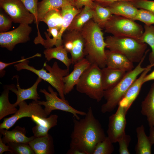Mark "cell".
Here are the masks:
<instances>
[{
    "label": "cell",
    "mask_w": 154,
    "mask_h": 154,
    "mask_svg": "<svg viewBox=\"0 0 154 154\" xmlns=\"http://www.w3.org/2000/svg\"><path fill=\"white\" fill-rule=\"evenodd\" d=\"M82 119H73L70 148L78 149L85 154H92L95 147L106 137L104 130L95 117L91 107Z\"/></svg>",
    "instance_id": "6da1fadb"
},
{
    "label": "cell",
    "mask_w": 154,
    "mask_h": 154,
    "mask_svg": "<svg viewBox=\"0 0 154 154\" xmlns=\"http://www.w3.org/2000/svg\"><path fill=\"white\" fill-rule=\"evenodd\" d=\"M80 31L84 40L86 58L91 64H96L101 68L106 67V44L101 28L92 19Z\"/></svg>",
    "instance_id": "7a4b0ae2"
},
{
    "label": "cell",
    "mask_w": 154,
    "mask_h": 154,
    "mask_svg": "<svg viewBox=\"0 0 154 154\" xmlns=\"http://www.w3.org/2000/svg\"><path fill=\"white\" fill-rule=\"evenodd\" d=\"M149 50V49L146 50L143 57L136 67L127 72L118 83L113 87L104 90V97L106 102L101 107L102 112L104 113L113 111L118 105L120 100L138 76L147 68V66L143 68L141 65Z\"/></svg>",
    "instance_id": "3957f363"
},
{
    "label": "cell",
    "mask_w": 154,
    "mask_h": 154,
    "mask_svg": "<svg viewBox=\"0 0 154 154\" xmlns=\"http://www.w3.org/2000/svg\"><path fill=\"white\" fill-rule=\"evenodd\" d=\"M29 60H25L15 64L14 66L18 71L25 69L30 71L37 75L42 80L48 82L55 88L60 98L66 100L64 93V77L69 74V69L60 68L57 62H55L52 66L44 62L43 67L38 70L29 64Z\"/></svg>",
    "instance_id": "277c9868"
},
{
    "label": "cell",
    "mask_w": 154,
    "mask_h": 154,
    "mask_svg": "<svg viewBox=\"0 0 154 154\" xmlns=\"http://www.w3.org/2000/svg\"><path fill=\"white\" fill-rule=\"evenodd\" d=\"M105 40L106 48L124 55L133 63L140 61L147 47L146 44L131 37L110 36Z\"/></svg>",
    "instance_id": "5b68a950"
},
{
    "label": "cell",
    "mask_w": 154,
    "mask_h": 154,
    "mask_svg": "<svg viewBox=\"0 0 154 154\" xmlns=\"http://www.w3.org/2000/svg\"><path fill=\"white\" fill-rule=\"evenodd\" d=\"M78 92L90 98L100 101L104 97V90L102 80V68L96 64H91L81 76L76 86Z\"/></svg>",
    "instance_id": "8992f818"
},
{
    "label": "cell",
    "mask_w": 154,
    "mask_h": 154,
    "mask_svg": "<svg viewBox=\"0 0 154 154\" xmlns=\"http://www.w3.org/2000/svg\"><path fill=\"white\" fill-rule=\"evenodd\" d=\"M135 21L113 15L103 28L106 33L118 37H131L139 40L144 31L142 26Z\"/></svg>",
    "instance_id": "52a82bcc"
},
{
    "label": "cell",
    "mask_w": 154,
    "mask_h": 154,
    "mask_svg": "<svg viewBox=\"0 0 154 154\" xmlns=\"http://www.w3.org/2000/svg\"><path fill=\"white\" fill-rule=\"evenodd\" d=\"M47 91L45 89H41L39 92L43 93L46 101H38V103L44 107V109L46 114L48 116L54 110H60L71 113L73 117L80 119L78 115L85 116L86 112L78 110L72 106L67 100H63L58 97L57 92H54L50 86L48 87Z\"/></svg>",
    "instance_id": "ba28073f"
},
{
    "label": "cell",
    "mask_w": 154,
    "mask_h": 154,
    "mask_svg": "<svg viewBox=\"0 0 154 154\" xmlns=\"http://www.w3.org/2000/svg\"><path fill=\"white\" fill-rule=\"evenodd\" d=\"M19 109L11 116L5 118L0 124V129L8 130L12 127L19 119L24 117H31L32 115L46 117L48 116L44 110L37 101H33L28 104L23 101L18 104Z\"/></svg>",
    "instance_id": "9c48e42d"
},
{
    "label": "cell",
    "mask_w": 154,
    "mask_h": 154,
    "mask_svg": "<svg viewBox=\"0 0 154 154\" xmlns=\"http://www.w3.org/2000/svg\"><path fill=\"white\" fill-rule=\"evenodd\" d=\"M0 7L14 23L29 25L35 21L34 16L20 0H0Z\"/></svg>",
    "instance_id": "30bf717a"
},
{
    "label": "cell",
    "mask_w": 154,
    "mask_h": 154,
    "mask_svg": "<svg viewBox=\"0 0 154 154\" xmlns=\"http://www.w3.org/2000/svg\"><path fill=\"white\" fill-rule=\"evenodd\" d=\"M62 38V45L70 54L72 64L84 58V41L81 31L66 30Z\"/></svg>",
    "instance_id": "8fae6325"
},
{
    "label": "cell",
    "mask_w": 154,
    "mask_h": 154,
    "mask_svg": "<svg viewBox=\"0 0 154 154\" xmlns=\"http://www.w3.org/2000/svg\"><path fill=\"white\" fill-rule=\"evenodd\" d=\"M32 31V27L29 25L21 24L13 30L0 33V47L12 50L17 44L26 42L30 40Z\"/></svg>",
    "instance_id": "7c38bea8"
},
{
    "label": "cell",
    "mask_w": 154,
    "mask_h": 154,
    "mask_svg": "<svg viewBox=\"0 0 154 154\" xmlns=\"http://www.w3.org/2000/svg\"><path fill=\"white\" fill-rule=\"evenodd\" d=\"M116 112L109 118L108 137L113 143L117 142L125 134L126 114L123 107L120 105Z\"/></svg>",
    "instance_id": "4fadbf2b"
},
{
    "label": "cell",
    "mask_w": 154,
    "mask_h": 154,
    "mask_svg": "<svg viewBox=\"0 0 154 154\" xmlns=\"http://www.w3.org/2000/svg\"><path fill=\"white\" fill-rule=\"evenodd\" d=\"M91 65L88 60L84 58L74 64L72 71L65 76L63 79L65 95L69 94L73 90L83 73Z\"/></svg>",
    "instance_id": "5bb4252c"
},
{
    "label": "cell",
    "mask_w": 154,
    "mask_h": 154,
    "mask_svg": "<svg viewBox=\"0 0 154 154\" xmlns=\"http://www.w3.org/2000/svg\"><path fill=\"white\" fill-rule=\"evenodd\" d=\"M154 66V64H150L147 66V68L131 85L119 102L118 105L123 107L126 113L139 94L143 84V80L144 77Z\"/></svg>",
    "instance_id": "9a60e30c"
},
{
    "label": "cell",
    "mask_w": 154,
    "mask_h": 154,
    "mask_svg": "<svg viewBox=\"0 0 154 154\" xmlns=\"http://www.w3.org/2000/svg\"><path fill=\"white\" fill-rule=\"evenodd\" d=\"M17 80L16 88L13 84L8 85L10 90L14 93L16 95L17 99L14 105L17 107L21 102L28 99H32L37 101L40 99L37 91V88L39 83L42 79L38 77L34 84L31 87L27 89L21 88L19 83V78L15 76Z\"/></svg>",
    "instance_id": "2e32d148"
},
{
    "label": "cell",
    "mask_w": 154,
    "mask_h": 154,
    "mask_svg": "<svg viewBox=\"0 0 154 154\" xmlns=\"http://www.w3.org/2000/svg\"><path fill=\"white\" fill-rule=\"evenodd\" d=\"M58 118V116L56 114H51L46 117L32 115L31 118L36 124L32 129L34 135L41 137L48 135L49 130L57 125Z\"/></svg>",
    "instance_id": "e0dca14e"
},
{
    "label": "cell",
    "mask_w": 154,
    "mask_h": 154,
    "mask_svg": "<svg viewBox=\"0 0 154 154\" xmlns=\"http://www.w3.org/2000/svg\"><path fill=\"white\" fill-rule=\"evenodd\" d=\"M105 53L106 67L126 72L133 69V62L124 55L108 49L105 50Z\"/></svg>",
    "instance_id": "ac0fdd59"
},
{
    "label": "cell",
    "mask_w": 154,
    "mask_h": 154,
    "mask_svg": "<svg viewBox=\"0 0 154 154\" xmlns=\"http://www.w3.org/2000/svg\"><path fill=\"white\" fill-rule=\"evenodd\" d=\"M0 134L3 135L2 138L3 143L7 144L15 142L29 144L36 137L34 135L28 137L26 136V131L25 127L17 126L11 131L0 129Z\"/></svg>",
    "instance_id": "d6986e66"
},
{
    "label": "cell",
    "mask_w": 154,
    "mask_h": 154,
    "mask_svg": "<svg viewBox=\"0 0 154 154\" xmlns=\"http://www.w3.org/2000/svg\"><path fill=\"white\" fill-rule=\"evenodd\" d=\"M106 7L109 9L113 15L123 17L133 20L138 10L130 2L126 1L116 2Z\"/></svg>",
    "instance_id": "ffe728a7"
},
{
    "label": "cell",
    "mask_w": 154,
    "mask_h": 154,
    "mask_svg": "<svg viewBox=\"0 0 154 154\" xmlns=\"http://www.w3.org/2000/svg\"><path fill=\"white\" fill-rule=\"evenodd\" d=\"M35 154H52L54 153V141L50 134L41 137H35L29 143Z\"/></svg>",
    "instance_id": "44dd1931"
},
{
    "label": "cell",
    "mask_w": 154,
    "mask_h": 154,
    "mask_svg": "<svg viewBox=\"0 0 154 154\" xmlns=\"http://www.w3.org/2000/svg\"><path fill=\"white\" fill-rule=\"evenodd\" d=\"M126 72L123 70L105 67L102 68V80L104 90L116 85L123 78Z\"/></svg>",
    "instance_id": "7402d4cb"
},
{
    "label": "cell",
    "mask_w": 154,
    "mask_h": 154,
    "mask_svg": "<svg viewBox=\"0 0 154 154\" xmlns=\"http://www.w3.org/2000/svg\"><path fill=\"white\" fill-rule=\"evenodd\" d=\"M63 18V22L58 35V40L61 45H62V36L69 26L75 16L81 11L72 4L66 5L60 9Z\"/></svg>",
    "instance_id": "603a6c76"
},
{
    "label": "cell",
    "mask_w": 154,
    "mask_h": 154,
    "mask_svg": "<svg viewBox=\"0 0 154 154\" xmlns=\"http://www.w3.org/2000/svg\"><path fill=\"white\" fill-rule=\"evenodd\" d=\"M74 0H42L38 4L37 20L38 23L49 11L61 9L67 4H72L74 5Z\"/></svg>",
    "instance_id": "cb8c5ba5"
},
{
    "label": "cell",
    "mask_w": 154,
    "mask_h": 154,
    "mask_svg": "<svg viewBox=\"0 0 154 154\" xmlns=\"http://www.w3.org/2000/svg\"><path fill=\"white\" fill-rule=\"evenodd\" d=\"M141 112L146 116L150 127H154V83L151 85L149 91L141 103Z\"/></svg>",
    "instance_id": "d4e9b609"
},
{
    "label": "cell",
    "mask_w": 154,
    "mask_h": 154,
    "mask_svg": "<svg viewBox=\"0 0 154 154\" xmlns=\"http://www.w3.org/2000/svg\"><path fill=\"white\" fill-rule=\"evenodd\" d=\"M45 58L48 61L53 59H56L62 62L69 69L70 65L72 64L71 58L68 55V52L62 45L54 48H46L43 52Z\"/></svg>",
    "instance_id": "484cf974"
},
{
    "label": "cell",
    "mask_w": 154,
    "mask_h": 154,
    "mask_svg": "<svg viewBox=\"0 0 154 154\" xmlns=\"http://www.w3.org/2000/svg\"><path fill=\"white\" fill-rule=\"evenodd\" d=\"M92 17V9L85 6L75 16L66 30L80 31L84 25Z\"/></svg>",
    "instance_id": "4316f807"
},
{
    "label": "cell",
    "mask_w": 154,
    "mask_h": 154,
    "mask_svg": "<svg viewBox=\"0 0 154 154\" xmlns=\"http://www.w3.org/2000/svg\"><path fill=\"white\" fill-rule=\"evenodd\" d=\"M136 131L137 138L135 151L137 154H151V148L152 145L149 138L145 133L143 125L136 128Z\"/></svg>",
    "instance_id": "83f0119b"
},
{
    "label": "cell",
    "mask_w": 154,
    "mask_h": 154,
    "mask_svg": "<svg viewBox=\"0 0 154 154\" xmlns=\"http://www.w3.org/2000/svg\"><path fill=\"white\" fill-rule=\"evenodd\" d=\"M9 90L8 85L5 86L0 96V120L9 115L14 114L18 110L16 107L9 101Z\"/></svg>",
    "instance_id": "f1b7e54d"
},
{
    "label": "cell",
    "mask_w": 154,
    "mask_h": 154,
    "mask_svg": "<svg viewBox=\"0 0 154 154\" xmlns=\"http://www.w3.org/2000/svg\"><path fill=\"white\" fill-rule=\"evenodd\" d=\"M113 15L108 8L103 6L96 3L92 9V19L101 29L103 28Z\"/></svg>",
    "instance_id": "f546056e"
},
{
    "label": "cell",
    "mask_w": 154,
    "mask_h": 154,
    "mask_svg": "<svg viewBox=\"0 0 154 154\" xmlns=\"http://www.w3.org/2000/svg\"><path fill=\"white\" fill-rule=\"evenodd\" d=\"M144 31L139 40L141 42L148 44L151 49L149 60L150 64H154V25H144Z\"/></svg>",
    "instance_id": "4dcf8cb0"
},
{
    "label": "cell",
    "mask_w": 154,
    "mask_h": 154,
    "mask_svg": "<svg viewBox=\"0 0 154 154\" xmlns=\"http://www.w3.org/2000/svg\"><path fill=\"white\" fill-rule=\"evenodd\" d=\"M45 23L48 28L57 27L60 29L63 18L60 9H55L48 11L41 20Z\"/></svg>",
    "instance_id": "1f68e13d"
},
{
    "label": "cell",
    "mask_w": 154,
    "mask_h": 154,
    "mask_svg": "<svg viewBox=\"0 0 154 154\" xmlns=\"http://www.w3.org/2000/svg\"><path fill=\"white\" fill-rule=\"evenodd\" d=\"M11 150L10 153L13 154H35L29 144L15 142L7 143Z\"/></svg>",
    "instance_id": "d6a6232c"
},
{
    "label": "cell",
    "mask_w": 154,
    "mask_h": 154,
    "mask_svg": "<svg viewBox=\"0 0 154 154\" xmlns=\"http://www.w3.org/2000/svg\"><path fill=\"white\" fill-rule=\"evenodd\" d=\"M111 141L108 136L96 146L92 154H111L114 149Z\"/></svg>",
    "instance_id": "836d02e7"
},
{
    "label": "cell",
    "mask_w": 154,
    "mask_h": 154,
    "mask_svg": "<svg viewBox=\"0 0 154 154\" xmlns=\"http://www.w3.org/2000/svg\"><path fill=\"white\" fill-rule=\"evenodd\" d=\"M133 20L140 21L147 25H151L154 24V14L148 10L139 9Z\"/></svg>",
    "instance_id": "e575fe53"
},
{
    "label": "cell",
    "mask_w": 154,
    "mask_h": 154,
    "mask_svg": "<svg viewBox=\"0 0 154 154\" xmlns=\"http://www.w3.org/2000/svg\"><path fill=\"white\" fill-rule=\"evenodd\" d=\"M20 0L28 10L34 16L35 18L34 22L37 25L38 30L37 34H40L38 29L39 23L37 20V7L38 0Z\"/></svg>",
    "instance_id": "d590c367"
},
{
    "label": "cell",
    "mask_w": 154,
    "mask_h": 154,
    "mask_svg": "<svg viewBox=\"0 0 154 154\" xmlns=\"http://www.w3.org/2000/svg\"><path fill=\"white\" fill-rule=\"evenodd\" d=\"M13 21L10 17L4 11H1L0 13V32L7 31L11 28Z\"/></svg>",
    "instance_id": "8d00e7d4"
},
{
    "label": "cell",
    "mask_w": 154,
    "mask_h": 154,
    "mask_svg": "<svg viewBox=\"0 0 154 154\" xmlns=\"http://www.w3.org/2000/svg\"><path fill=\"white\" fill-rule=\"evenodd\" d=\"M130 2L137 8L145 9L154 14V1L149 0H133Z\"/></svg>",
    "instance_id": "74e56055"
},
{
    "label": "cell",
    "mask_w": 154,
    "mask_h": 154,
    "mask_svg": "<svg viewBox=\"0 0 154 154\" xmlns=\"http://www.w3.org/2000/svg\"><path fill=\"white\" fill-rule=\"evenodd\" d=\"M131 140L130 136L126 134L118 141L119 145L118 150L120 154H129L128 147Z\"/></svg>",
    "instance_id": "f35d334b"
},
{
    "label": "cell",
    "mask_w": 154,
    "mask_h": 154,
    "mask_svg": "<svg viewBox=\"0 0 154 154\" xmlns=\"http://www.w3.org/2000/svg\"><path fill=\"white\" fill-rule=\"evenodd\" d=\"M41 55L40 54L37 53L33 56L31 57H28L27 58H24V57H22L21 59L19 60L16 61L14 62H13L10 63H7L3 62L2 61H0V77H3L5 74V72H4V69L8 66H10L12 64L17 63L21 62H22L25 60H28L29 59L33 58L34 57H40Z\"/></svg>",
    "instance_id": "ab89813d"
},
{
    "label": "cell",
    "mask_w": 154,
    "mask_h": 154,
    "mask_svg": "<svg viewBox=\"0 0 154 154\" xmlns=\"http://www.w3.org/2000/svg\"><path fill=\"white\" fill-rule=\"evenodd\" d=\"M96 3L93 0H76L75 1L74 6L78 9H81L83 7L87 6L93 9Z\"/></svg>",
    "instance_id": "60d3db41"
},
{
    "label": "cell",
    "mask_w": 154,
    "mask_h": 154,
    "mask_svg": "<svg viewBox=\"0 0 154 154\" xmlns=\"http://www.w3.org/2000/svg\"><path fill=\"white\" fill-rule=\"evenodd\" d=\"M133 0H93L94 2L100 5L106 7L107 6L116 2L120 1H126L131 2Z\"/></svg>",
    "instance_id": "b9f144b4"
},
{
    "label": "cell",
    "mask_w": 154,
    "mask_h": 154,
    "mask_svg": "<svg viewBox=\"0 0 154 154\" xmlns=\"http://www.w3.org/2000/svg\"><path fill=\"white\" fill-rule=\"evenodd\" d=\"M2 135L1 134L0 136V154H3L5 151L11 152L9 147L7 145H6V144L3 142L1 136Z\"/></svg>",
    "instance_id": "7bdbcfd3"
},
{
    "label": "cell",
    "mask_w": 154,
    "mask_h": 154,
    "mask_svg": "<svg viewBox=\"0 0 154 154\" xmlns=\"http://www.w3.org/2000/svg\"><path fill=\"white\" fill-rule=\"evenodd\" d=\"M152 80H154V70L148 74H147L143 80V83Z\"/></svg>",
    "instance_id": "ee69618b"
},
{
    "label": "cell",
    "mask_w": 154,
    "mask_h": 154,
    "mask_svg": "<svg viewBox=\"0 0 154 154\" xmlns=\"http://www.w3.org/2000/svg\"><path fill=\"white\" fill-rule=\"evenodd\" d=\"M67 154H85L82 151L76 149L70 148L67 151Z\"/></svg>",
    "instance_id": "f6af8a7d"
},
{
    "label": "cell",
    "mask_w": 154,
    "mask_h": 154,
    "mask_svg": "<svg viewBox=\"0 0 154 154\" xmlns=\"http://www.w3.org/2000/svg\"><path fill=\"white\" fill-rule=\"evenodd\" d=\"M149 135L148 136L149 139L153 145L154 144V127H150Z\"/></svg>",
    "instance_id": "bcb514c9"
},
{
    "label": "cell",
    "mask_w": 154,
    "mask_h": 154,
    "mask_svg": "<svg viewBox=\"0 0 154 154\" xmlns=\"http://www.w3.org/2000/svg\"><path fill=\"white\" fill-rule=\"evenodd\" d=\"M74 0V1H75L76 0Z\"/></svg>",
    "instance_id": "7dc6e473"
}]
</instances>
